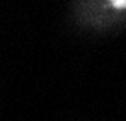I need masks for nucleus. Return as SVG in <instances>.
Here are the masks:
<instances>
[{
    "instance_id": "1",
    "label": "nucleus",
    "mask_w": 126,
    "mask_h": 121,
    "mask_svg": "<svg viewBox=\"0 0 126 121\" xmlns=\"http://www.w3.org/2000/svg\"><path fill=\"white\" fill-rule=\"evenodd\" d=\"M114 9H126V0H107Z\"/></svg>"
}]
</instances>
